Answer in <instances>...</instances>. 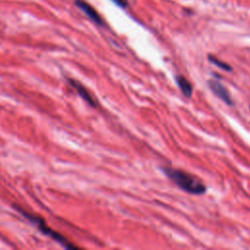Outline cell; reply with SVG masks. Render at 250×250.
Listing matches in <instances>:
<instances>
[{"label": "cell", "instance_id": "1", "mask_svg": "<svg viewBox=\"0 0 250 250\" xmlns=\"http://www.w3.org/2000/svg\"><path fill=\"white\" fill-rule=\"evenodd\" d=\"M162 170L173 183L188 193L202 194L206 191V187L200 180L185 171L169 167L163 168Z\"/></svg>", "mask_w": 250, "mask_h": 250}, {"label": "cell", "instance_id": "2", "mask_svg": "<svg viewBox=\"0 0 250 250\" xmlns=\"http://www.w3.org/2000/svg\"><path fill=\"white\" fill-rule=\"evenodd\" d=\"M14 207H15V209L18 210L25 219H27V220L30 221L32 224H34V225L37 227V229H38L43 234H45V235L49 236L50 238H52L53 240L57 241V242L60 243L62 247H64V248H66V249H77V248H78L76 245H73L69 240H67L62 234H61L60 232H58V231L52 229L46 224V222H45L41 217L36 216V215H33V214H31V213H28V212H26L25 210L20 208V207L17 206V205H15Z\"/></svg>", "mask_w": 250, "mask_h": 250}, {"label": "cell", "instance_id": "3", "mask_svg": "<svg viewBox=\"0 0 250 250\" xmlns=\"http://www.w3.org/2000/svg\"><path fill=\"white\" fill-rule=\"evenodd\" d=\"M208 85L211 89V91L218 97L220 98L223 102H225L227 104H232V100L229 96V93L226 89V87L220 83L219 81L215 79H211L208 81Z\"/></svg>", "mask_w": 250, "mask_h": 250}, {"label": "cell", "instance_id": "4", "mask_svg": "<svg viewBox=\"0 0 250 250\" xmlns=\"http://www.w3.org/2000/svg\"><path fill=\"white\" fill-rule=\"evenodd\" d=\"M75 4L76 6L84 12L85 15L88 16V18H90L94 22H96L97 24H100L102 25L104 22H103V20L101 18V16L99 15V13L89 4L87 3L86 1L84 0H75Z\"/></svg>", "mask_w": 250, "mask_h": 250}, {"label": "cell", "instance_id": "5", "mask_svg": "<svg viewBox=\"0 0 250 250\" xmlns=\"http://www.w3.org/2000/svg\"><path fill=\"white\" fill-rule=\"evenodd\" d=\"M67 81L69 82V84L72 86V88L77 92V94L87 103L89 104L91 106H95L96 103L95 100L93 99V97L90 95V93L88 92V90L77 80L73 79V78H68Z\"/></svg>", "mask_w": 250, "mask_h": 250}, {"label": "cell", "instance_id": "6", "mask_svg": "<svg viewBox=\"0 0 250 250\" xmlns=\"http://www.w3.org/2000/svg\"><path fill=\"white\" fill-rule=\"evenodd\" d=\"M176 82L181 92L183 93V95L186 96L187 98H190L192 94V87H191V84L187 80V78H185L184 76L178 75L176 77Z\"/></svg>", "mask_w": 250, "mask_h": 250}, {"label": "cell", "instance_id": "7", "mask_svg": "<svg viewBox=\"0 0 250 250\" xmlns=\"http://www.w3.org/2000/svg\"><path fill=\"white\" fill-rule=\"evenodd\" d=\"M208 58H209V61H210L212 63L216 64L217 66H219V67H221V68H223V69H225V70H227V71H229V70L231 69V67H230L229 64H227L226 62H224L218 60L217 58L212 57V56H209Z\"/></svg>", "mask_w": 250, "mask_h": 250}, {"label": "cell", "instance_id": "8", "mask_svg": "<svg viewBox=\"0 0 250 250\" xmlns=\"http://www.w3.org/2000/svg\"><path fill=\"white\" fill-rule=\"evenodd\" d=\"M116 5H118L119 7H122V8H125L128 4V1L127 0H112Z\"/></svg>", "mask_w": 250, "mask_h": 250}]
</instances>
